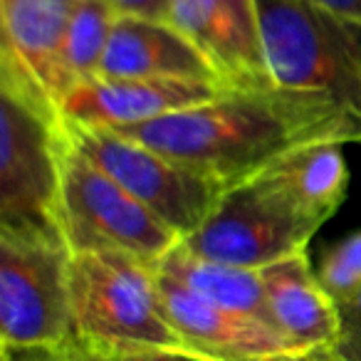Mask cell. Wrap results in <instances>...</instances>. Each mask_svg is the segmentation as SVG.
<instances>
[{
  "mask_svg": "<svg viewBox=\"0 0 361 361\" xmlns=\"http://www.w3.org/2000/svg\"><path fill=\"white\" fill-rule=\"evenodd\" d=\"M228 188L245 183L297 146L361 144L341 106L285 90H226L206 104L114 129Z\"/></svg>",
  "mask_w": 361,
  "mask_h": 361,
  "instance_id": "1",
  "label": "cell"
},
{
  "mask_svg": "<svg viewBox=\"0 0 361 361\" xmlns=\"http://www.w3.org/2000/svg\"><path fill=\"white\" fill-rule=\"evenodd\" d=\"M277 90L341 106L361 131V25L307 0H257Z\"/></svg>",
  "mask_w": 361,
  "mask_h": 361,
  "instance_id": "2",
  "label": "cell"
},
{
  "mask_svg": "<svg viewBox=\"0 0 361 361\" xmlns=\"http://www.w3.org/2000/svg\"><path fill=\"white\" fill-rule=\"evenodd\" d=\"M70 322L80 344L186 349L161 305L156 265L126 252H72Z\"/></svg>",
  "mask_w": 361,
  "mask_h": 361,
  "instance_id": "3",
  "label": "cell"
},
{
  "mask_svg": "<svg viewBox=\"0 0 361 361\" xmlns=\"http://www.w3.org/2000/svg\"><path fill=\"white\" fill-rule=\"evenodd\" d=\"M60 116L0 77V231L60 233Z\"/></svg>",
  "mask_w": 361,
  "mask_h": 361,
  "instance_id": "4",
  "label": "cell"
},
{
  "mask_svg": "<svg viewBox=\"0 0 361 361\" xmlns=\"http://www.w3.org/2000/svg\"><path fill=\"white\" fill-rule=\"evenodd\" d=\"M57 223L72 252L116 250L151 265L183 240L106 171L77 151L65 131Z\"/></svg>",
  "mask_w": 361,
  "mask_h": 361,
  "instance_id": "5",
  "label": "cell"
},
{
  "mask_svg": "<svg viewBox=\"0 0 361 361\" xmlns=\"http://www.w3.org/2000/svg\"><path fill=\"white\" fill-rule=\"evenodd\" d=\"M70 260L60 233L0 231V344L70 339Z\"/></svg>",
  "mask_w": 361,
  "mask_h": 361,
  "instance_id": "6",
  "label": "cell"
},
{
  "mask_svg": "<svg viewBox=\"0 0 361 361\" xmlns=\"http://www.w3.org/2000/svg\"><path fill=\"white\" fill-rule=\"evenodd\" d=\"M319 223L300 211L262 173L223 191L208 221L183 245L208 260L260 270L307 252Z\"/></svg>",
  "mask_w": 361,
  "mask_h": 361,
  "instance_id": "7",
  "label": "cell"
},
{
  "mask_svg": "<svg viewBox=\"0 0 361 361\" xmlns=\"http://www.w3.org/2000/svg\"><path fill=\"white\" fill-rule=\"evenodd\" d=\"M60 124L77 151L106 171L180 238L193 235L221 201L223 188L218 183L161 151L149 149L114 129L65 124L62 119Z\"/></svg>",
  "mask_w": 361,
  "mask_h": 361,
  "instance_id": "8",
  "label": "cell"
},
{
  "mask_svg": "<svg viewBox=\"0 0 361 361\" xmlns=\"http://www.w3.org/2000/svg\"><path fill=\"white\" fill-rule=\"evenodd\" d=\"M77 3L80 0H0V77L16 82L57 116L72 90L65 52Z\"/></svg>",
  "mask_w": 361,
  "mask_h": 361,
  "instance_id": "9",
  "label": "cell"
},
{
  "mask_svg": "<svg viewBox=\"0 0 361 361\" xmlns=\"http://www.w3.org/2000/svg\"><path fill=\"white\" fill-rule=\"evenodd\" d=\"M156 285L169 324L203 361H292L305 356L275 326L213 305L176 277L156 270Z\"/></svg>",
  "mask_w": 361,
  "mask_h": 361,
  "instance_id": "10",
  "label": "cell"
},
{
  "mask_svg": "<svg viewBox=\"0 0 361 361\" xmlns=\"http://www.w3.org/2000/svg\"><path fill=\"white\" fill-rule=\"evenodd\" d=\"M171 25L203 52L228 90H275L257 0H173Z\"/></svg>",
  "mask_w": 361,
  "mask_h": 361,
  "instance_id": "11",
  "label": "cell"
},
{
  "mask_svg": "<svg viewBox=\"0 0 361 361\" xmlns=\"http://www.w3.org/2000/svg\"><path fill=\"white\" fill-rule=\"evenodd\" d=\"M226 87L208 82L180 80H136V77H104L77 82L60 104V119L77 126H121L144 124L188 106L206 104L223 94Z\"/></svg>",
  "mask_w": 361,
  "mask_h": 361,
  "instance_id": "12",
  "label": "cell"
},
{
  "mask_svg": "<svg viewBox=\"0 0 361 361\" xmlns=\"http://www.w3.org/2000/svg\"><path fill=\"white\" fill-rule=\"evenodd\" d=\"M99 75L226 87L203 52L178 27L144 18H116Z\"/></svg>",
  "mask_w": 361,
  "mask_h": 361,
  "instance_id": "13",
  "label": "cell"
},
{
  "mask_svg": "<svg viewBox=\"0 0 361 361\" xmlns=\"http://www.w3.org/2000/svg\"><path fill=\"white\" fill-rule=\"evenodd\" d=\"M270 322L302 354L331 349L339 339V305L317 280L307 252L260 267Z\"/></svg>",
  "mask_w": 361,
  "mask_h": 361,
  "instance_id": "14",
  "label": "cell"
},
{
  "mask_svg": "<svg viewBox=\"0 0 361 361\" xmlns=\"http://www.w3.org/2000/svg\"><path fill=\"white\" fill-rule=\"evenodd\" d=\"M260 173L319 226L339 211L349 188V169L341 141L297 146Z\"/></svg>",
  "mask_w": 361,
  "mask_h": 361,
  "instance_id": "15",
  "label": "cell"
},
{
  "mask_svg": "<svg viewBox=\"0 0 361 361\" xmlns=\"http://www.w3.org/2000/svg\"><path fill=\"white\" fill-rule=\"evenodd\" d=\"M156 270L171 275L193 290L196 295L211 300L213 305H221L226 310L240 312V314L255 317L272 326L270 312H267L265 290H262L260 270L250 267H235L226 262H216L201 257L188 250L183 243L169 250L159 262Z\"/></svg>",
  "mask_w": 361,
  "mask_h": 361,
  "instance_id": "16",
  "label": "cell"
},
{
  "mask_svg": "<svg viewBox=\"0 0 361 361\" xmlns=\"http://www.w3.org/2000/svg\"><path fill=\"white\" fill-rule=\"evenodd\" d=\"M116 18L119 16L106 6L104 0H80L77 3L65 52L72 87L77 82L92 80V77L99 75Z\"/></svg>",
  "mask_w": 361,
  "mask_h": 361,
  "instance_id": "17",
  "label": "cell"
},
{
  "mask_svg": "<svg viewBox=\"0 0 361 361\" xmlns=\"http://www.w3.org/2000/svg\"><path fill=\"white\" fill-rule=\"evenodd\" d=\"M317 280L336 305L361 290V228L341 238L322 255Z\"/></svg>",
  "mask_w": 361,
  "mask_h": 361,
  "instance_id": "18",
  "label": "cell"
},
{
  "mask_svg": "<svg viewBox=\"0 0 361 361\" xmlns=\"http://www.w3.org/2000/svg\"><path fill=\"white\" fill-rule=\"evenodd\" d=\"M72 344L80 349L85 361H203L188 349H171V346H104L80 344V341H72Z\"/></svg>",
  "mask_w": 361,
  "mask_h": 361,
  "instance_id": "19",
  "label": "cell"
},
{
  "mask_svg": "<svg viewBox=\"0 0 361 361\" xmlns=\"http://www.w3.org/2000/svg\"><path fill=\"white\" fill-rule=\"evenodd\" d=\"M329 351L346 361H361V290L339 305V339Z\"/></svg>",
  "mask_w": 361,
  "mask_h": 361,
  "instance_id": "20",
  "label": "cell"
},
{
  "mask_svg": "<svg viewBox=\"0 0 361 361\" xmlns=\"http://www.w3.org/2000/svg\"><path fill=\"white\" fill-rule=\"evenodd\" d=\"M0 361H85L70 339L55 346H11L0 344Z\"/></svg>",
  "mask_w": 361,
  "mask_h": 361,
  "instance_id": "21",
  "label": "cell"
},
{
  "mask_svg": "<svg viewBox=\"0 0 361 361\" xmlns=\"http://www.w3.org/2000/svg\"><path fill=\"white\" fill-rule=\"evenodd\" d=\"M121 18H144V20L171 23L173 0H104Z\"/></svg>",
  "mask_w": 361,
  "mask_h": 361,
  "instance_id": "22",
  "label": "cell"
},
{
  "mask_svg": "<svg viewBox=\"0 0 361 361\" xmlns=\"http://www.w3.org/2000/svg\"><path fill=\"white\" fill-rule=\"evenodd\" d=\"M307 3L331 13V16H339L344 20L359 23L361 25V0H307Z\"/></svg>",
  "mask_w": 361,
  "mask_h": 361,
  "instance_id": "23",
  "label": "cell"
},
{
  "mask_svg": "<svg viewBox=\"0 0 361 361\" xmlns=\"http://www.w3.org/2000/svg\"><path fill=\"white\" fill-rule=\"evenodd\" d=\"M312 356H314L317 361H346V359H341V356H336L334 351H329V349H322V351H312Z\"/></svg>",
  "mask_w": 361,
  "mask_h": 361,
  "instance_id": "24",
  "label": "cell"
},
{
  "mask_svg": "<svg viewBox=\"0 0 361 361\" xmlns=\"http://www.w3.org/2000/svg\"><path fill=\"white\" fill-rule=\"evenodd\" d=\"M300 361H317V359L312 354H305V356H300Z\"/></svg>",
  "mask_w": 361,
  "mask_h": 361,
  "instance_id": "25",
  "label": "cell"
},
{
  "mask_svg": "<svg viewBox=\"0 0 361 361\" xmlns=\"http://www.w3.org/2000/svg\"><path fill=\"white\" fill-rule=\"evenodd\" d=\"M292 361H300V359H292Z\"/></svg>",
  "mask_w": 361,
  "mask_h": 361,
  "instance_id": "26",
  "label": "cell"
}]
</instances>
